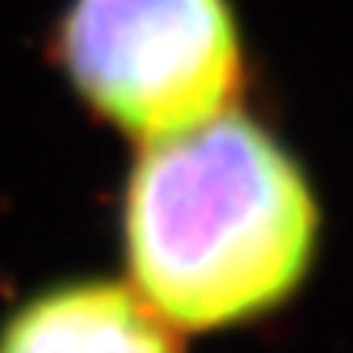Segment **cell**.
Masks as SVG:
<instances>
[{
    "instance_id": "obj_1",
    "label": "cell",
    "mask_w": 353,
    "mask_h": 353,
    "mask_svg": "<svg viewBox=\"0 0 353 353\" xmlns=\"http://www.w3.org/2000/svg\"><path fill=\"white\" fill-rule=\"evenodd\" d=\"M131 281L170 327H229L281 304L311 268L314 190L242 114L148 141L125 190Z\"/></svg>"
},
{
    "instance_id": "obj_2",
    "label": "cell",
    "mask_w": 353,
    "mask_h": 353,
    "mask_svg": "<svg viewBox=\"0 0 353 353\" xmlns=\"http://www.w3.org/2000/svg\"><path fill=\"white\" fill-rule=\"evenodd\" d=\"M59 46L92 112L144 144L232 112L242 88L226 0H72Z\"/></svg>"
},
{
    "instance_id": "obj_3",
    "label": "cell",
    "mask_w": 353,
    "mask_h": 353,
    "mask_svg": "<svg viewBox=\"0 0 353 353\" xmlns=\"http://www.w3.org/2000/svg\"><path fill=\"white\" fill-rule=\"evenodd\" d=\"M0 353H180V347L138 291L76 281L20 307L0 330Z\"/></svg>"
}]
</instances>
